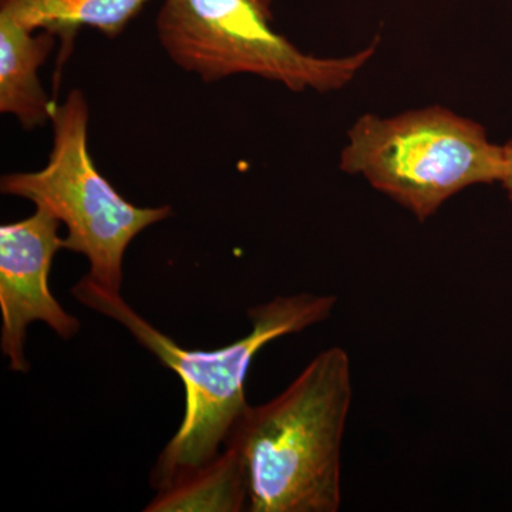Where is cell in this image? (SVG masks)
<instances>
[{
  "instance_id": "6da1fadb",
  "label": "cell",
  "mask_w": 512,
  "mask_h": 512,
  "mask_svg": "<svg viewBox=\"0 0 512 512\" xmlns=\"http://www.w3.org/2000/svg\"><path fill=\"white\" fill-rule=\"evenodd\" d=\"M72 295L92 311L119 322L184 384L185 412L180 429L151 471V485L157 491L184 480L221 453L249 407L245 383L255 356L268 343L328 319L336 305L332 295L278 296L248 312L252 328L247 336L204 352L177 345L138 315L121 293L101 288L89 276L73 286Z\"/></svg>"
},
{
  "instance_id": "7a4b0ae2",
  "label": "cell",
  "mask_w": 512,
  "mask_h": 512,
  "mask_svg": "<svg viewBox=\"0 0 512 512\" xmlns=\"http://www.w3.org/2000/svg\"><path fill=\"white\" fill-rule=\"evenodd\" d=\"M352 397L349 355L335 346L313 357L271 402L248 407L227 441L244 457L248 511H339Z\"/></svg>"
},
{
  "instance_id": "3957f363",
  "label": "cell",
  "mask_w": 512,
  "mask_h": 512,
  "mask_svg": "<svg viewBox=\"0 0 512 512\" xmlns=\"http://www.w3.org/2000/svg\"><path fill=\"white\" fill-rule=\"evenodd\" d=\"M503 163V146L481 124L440 106L363 114L340 153L343 173L365 178L420 221L458 192L500 183Z\"/></svg>"
},
{
  "instance_id": "277c9868",
  "label": "cell",
  "mask_w": 512,
  "mask_h": 512,
  "mask_svg": "<svg viewBox=\"0 0 512 512\" xmlns=\"http://www.w3.org/2000/svg\"><path fill=\"white\" fill-rule=\"evenodd\" d=\"M156 29L171 62L204 83L245 74L295 93L343 89L379 47L376 40L342 57L303 52L276 32L271 0H164Z\"/></svg>"
},
{
  "instance_id": "5b68a950",
  "label": "cell",
  "mask_w": 512,
  "mask_h": 512,
  "mask_svg": "<svg viewBox=\"0 0 512 512\" xmlns=\"http://www.w3.org/2000/svg\"><path fill=\"white\" fill-rule=\"evenodd\" d=\"M52 148L45 167L0 178V191L55 215L67 229L63 247L89 261V276L101 288L121 293L127 248L173 208L137 207L97 170L89 150L90 107L82 90H70L57 106Z\"/></svg>"
},
{
  "instance_id": "8992f818",
  "label": "cell",
  "mask_w": 512,
  "mask_h": 512,
  "mask_svg": "<svg viewBox=\"0 0 512 512\" xmlns=\"http://www.w3.org/2000/svg\"><path fill=\"white\" fill-rule=\"evenodd\" d=\"M62 222L45 208L30 217L0 227V350L10 370H30L25 355L26 335L33 322H43L59 338L79 333L80 320L70 315L49 286L53 259L63 247Z\"/></svg>"
},
{
  "instance_id": "52a82bcc",
  "label": "cell",
  "mask_w": 512,
  "mask_h": 512,
  "mask_svg": "<svg viewBox=\"0 0 512 512\" xmlns=\"http://www.w3.org/2000/svg\"><path fill=\"white\" fill-rule=\"evenodd\" d=\"M56 42L52 32L0 16V113L15 117L23 130L45 127L57 109L39 77Z\"/></svg>"
},
{
  "instance_id": "ba28073f",
  "label": "cell",
  "mask_w": 512,
  "mask_h": 512,
  "mask_svg": "<svg viewBox=\"0 0 512 512\" xmlns=\"http://www.w3.org/2000/svg\"><path fill=\"white\" fill-rule=\"evenodd\" d=\"M150 0H0V16L30 30H47L62 42L60 64L72 52L80 29L121 35Z\"/></svg>"
},
{
  "instance_id": "9c48e42d",
  "label": "cell",
  "mask_w": 512,
  "mask_h": 512,
  "mask_svg": "<svg viewBox=\"0 0 512 512\" xmlns=\"http://www.w3.org/2000/svg\"><path fill=\"white\" fill-rule=\"evenodd\" d=\"M249 483L244 457L227 444L211 463L157 491L146 512H239L248 511Z\"/></svg>"
},
{
  "instance_id": "30bf717a",
  "label": "cell",
  "mask_w": 512,
  "mask_h": 512,
  "mask_svg": "<svg viewBox=\"0 0 512 512\" xmlns=\"http://www.w3.org/2000/svg\"><path fill=\"white\" fill-rule=\"evenodd\" d=\"M503 161V173L498 184L503 187L508 200L512 201V138L503 146Z\"/></svg>"
}]
</instances>
